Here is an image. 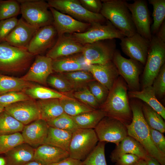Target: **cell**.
I'll list each match as a JSON object with an SVG mask.
<instances>
[{
	"mask_svg": "<svg viewBox=\"0 0 165 165\" xmlns=\"http://www.w3.org/2000/svg\"><path fill=\"white\" fill-rule=\"evenodd\" d=\"M69 157L68 152L52 145L43 144L35 148L34 160L43 165H47Z\"/></svg>",
	"mask_w": 165,
	"mask_h": 165,
	"instance_id": "23",
	"label": "cell"
},
{
	"mask_svg": "<svg viewBox=\"0 0 165 165\" xmlns=\"http://www.w3.org/2000/svg\"><path fill=\"white\" fill-rule=\"evenodd\" d=\"M46 122L49 127L72 132L79 128L71 116L64 112L56 118Z\"/></svg>",
	"mask_w": 165,
	"mask_h": 165,
	"instance_id": "40",
	"label": "cell"
},
{
	"mask_svg": "<svg viewBox=\"0 0 165 165\" xmlns=\"http://www.w3.org/2000/svg\"><path fill=\"white\" fill-rule=\"evenodd\" d=\"M148 2L153 7V22L150 28L151 31L152 35H155L164 21L165 0H149Z\"/></svg>",
	"mask_w": 165,
	"mask_h": 165,
	"instance_id": "37",
	"label": "cell"
},
{
	"mask_svg": "<svg viewBox=\"0 0 165 165\" xmlns=\"http://www.w3.org/2000/svg\"><path fill=\"white\" fill-rule=\"evenodd\" d=\"M112 61L118 71L119 75L124 80L130 91L139 90V76L141 66L139 62L123 57L116 50Z\"/></svg>",
	"mask_w": 165,
	"mask_h": 165,
	"instance_id": "11",
	"label": "cell"
},
{
	"mask_svg": "<svg viewBox=\"0 0 165 165\" xmlns=\"http://www.w3.org/2000/svg\"><path fill=\"white\" fill-rule=\"evenodd\" d=\"M49 127L47 122L41 119L24 125L21 133L24 142L34 148L44 144Z\"/></svg>",
	"mask_w": 165,
	"mask_h": 165,
	"instance_id": "21",
	"label": "cell"
},
{
	"mask_svg": "<svg viewBox=\"0 0 165 165\" xmlns=\"http://www.w3.org/2000/svg\"><path fill=\"white\" fill-rule=\"evenodd\" d=\"M73 96L77 100L94 109H99L100 105L87 86L73 91Z\"/></svg>",
	"mask_w": 165,
	"mask_h": 165,
	"instance_id": "43",
	"label": "cell"
},
{
	"mask_svg": "<svg viewBox=\"0 0 165 165\" xmlns=\"http://www.w3.org/2000/svg\"><path fill=\"white\" fill-rule=\"evenodd\" d=\"M87 86L100 106L105 101L109 90L95 80L89 82Z\"/></svg>",
	"mask_w": 165,
	"mask_h": 165,
	"instance_id": "44",
	"label": "cell"
},
{
	"mask_svg": "<svg viewBox=\"0 0 165 165\" xmlns=\"http://www.w3.org/2000/svg\"><path fill=\"white\" fill-rule=\"evenodd\" d=\"M24 92L33 99H60L66 96L49 88L35 84L27 89Z\"/></svg>",
	"mask_w": 165,
	"mask_h": 165,
	"instance_id": "34",
	"label": "cell"
},
{
	"mask_svg": "<svg viewBox=\"0 0 165 165\" xmlns=\"http://www.w3.org/2000/svg\"><path fill=\"white\" fill-rule=\"evenodd\" d=\"M133 165H146V164L144 160L140 159L138 162Z\"/></svg>",
	"mask_w": 165,
	"mask_h": 165,
	"instance_id": "55",
	"label": "cell"
},
{
	"mask_svg": "<svg viewBox=\"0 0 165 165\" xmlns=\"http://www.w3.org/2000/svg\"><path fill=\"white\" fill-rule=\"evenodd\" d=\"M72 85L74 90L87 86L95 80L92 74L86 70L60 73Z\"/></svg>",
	"mask_w": 165,
	"mask_h": 165,
	"instance_id": "32",
	"label": "cell"
},
{
	"mask_svg": "<svg viewBox=\"0 0 165 165\" xmlns=\"http://www.w3.org/2000/svg\"><path fill=\"white\" fill-rule=\"evenodd\" d=\"M152 86L156 96L160 98L165 94V64L161 67L158 74L154 79Z\"/></svg>",
	"mask_w": 165,
	"mask_h": 165,
	"instance_id": "46",
	"label": "cell"
},
{
	"mask_svg": "<svg viewBox=\"0 0 165 165\" xmlns=\"http://www.w3.org/2000/svg\"><path fill=\"white\" fill-rule=\"evenodd\" d=\"M101 1L102 7L100 13L124 36L130 37L137 33L126 1Z\"/></svg>",
	"mask_w": 165,
	"mask_h": 165,
	"instance_id": "3",
	"label": "cell"
},
{
	"mask_svg": "<svg viewBox=\"0 0 165 165\" xmlns=\"http://www.w3.org/2000/svg\"><path fill=\"white\" fill-rule=\"evenodd\" d=\"M21 13L18 0H0V21L16 16Z\"/></svg>",
	"mask_w": 165,
	"mask_h": 165,
	"instance_id": "39",
	"label": "cell"
},
{
	"mask_svg": "<svg viewBox=\"0 0 165 165\" xmlns=\"http://www.w3.org/2000/svg\"><path fill=\"white\" fill-rule=\"evenodd\" d=\"M149 129L151 138L155 146L160 152L165 155V138L163 133L150 127Z\"/></svg>",
	"mask_w": 165,
	"mask_h": 165,
	"instance_id": "48",
	"label": "cell"
},
{
	"mask_svg": "<svg viewBox=\"0 0 165 165\" xmlns=\"http://www.w3.org/2000/svg\"><path fill=\"white\" fill-rule=\"evenodd\" d=\"M31 82L0 74V95L13 92H23L33 85Z\"/></svg>",
	"mask_w": 165,
	"mask_h": 165,
	"instance_id": "30",
	"label": "cell"
},
{
	"mask_svg": "<svg viewBox=\"0 0 165 165\" xmlns=\"http://www.w3.org/2000/svg\"><path fill=\"white\" fill-rule=\"evenodd\" d=\"M59 100L64 112L71 116L95 110L80 101L67 96Z\"/></svg>",
	"mask_w": 165,
	"mask_h": 165,
	"instance_id": "33",
	"label": "cell"
},
{
	"mask_svg": "<svg viewBox=\"0 0 165 165\" xmlns=\"http://www.w3.org/2000/svg\"><path fill=\"white\" fill-rule=\"evenodd\" d=\"M57 36V32L53 24L41 27L32 37L27 50L35 56L39 55L53 46Z\"/></svg>",
	"mask_w": 165,
	"mask_h": 165,
	"instance_id": "16",
	"label": "cell"
},
{
	"mask_svg": "<svg viewBox=\"0 0 165 165\" xmlns=\"http://www.w3.org/2000/svg\"><path fill=\"white\" fill-rule=\"evenodd\" d=\"M18 19L16 17L0 21V43L5 42L7 37L16 25Z\"/></svg>",
	"mask_w": 165,
	"mask_h": 165,
	"instance_id": "47",
	"label": "cell"
},
{
	"mask_svg": "<svg viewBox=\"0 0 165 165\" xmlns=\"http://www.w3.org/2000/svg\"><path fill=\"white\" fill-rule=\"evenodd\" d=\"M105 142L99 141L81 165H107L105 155Z\"/></svg>",
	"mask_w": 165,
	"mask_h": 165,
	"instance_id": "38",
	"label": "cell"
},
{
	"mask_svg": "<svg viewBox=\"0 0 165 165\" xmlns=\"http://www.w3.org/2000/svg\"><path fill=\"white\" fill-rule=\"evenodd\" d=\"M24 165H43L40 163L35 160L30 161Z\"/></svg>",
	"mask_w": 165,
	"mask_h": 165,
	"instance_id": "54",
	"label": "cell"
},
{
	"mask_svg": "<svg viewBox=\"0 0 165 165\" xmlns=\"http://www.w3.org/2000/svg\"><path fill=\"white\" fill-rule=\"evenodd\" d=\"M99 141L94 129L78 128L72 132L68 152L69 157L83 161Z\"/></svg>",
	"mask_w": 165,
	"mask_h": 165,
	"instance_id": "7",
	"label": "cell"
},
{
	"mask_svg": "<svg viewBox=\"0 0 165 165\" xmlns=\"http://www.w3.org/2000/svg\"><path fill=\"white\" fill-rule=\"evenodd\" d=\"M105 116V113L98 109L71 117L79 128L94 129Z\"/></svg>",
	"mask_w": 165,
	"mask_h": 165,
	"instance_id": "31",
	"label": "cell"
},
{
	"mask_svg": "<svg viewBox=\"0 0 165 165\" xmlns=\"http://www.w3.org/2000/svg\"><path fill=\"white\" fill-rule=\"evenodd\" d=\"M165 61V42L155 35H152L143 72L142 88L152 86Z\"/></svg>",
	"mask_w": 165,
	"mask_h": 165,
	"instance_id": "6",
	"label": "cell"
},
{
	"mask_svg": "<svg viewBox=\"0 0 165 165\" xmlns=\"http://www.w3.org/2000/svg\"><path fill=\"white\" fill-rule=\"evenodd\" d=\"M87 70L95 80L109 90L119 76L117 68L112 60L104 64L89 65Z\"/></svg>",
	"mask_w": 165,
	"mask_h": 165,
	"instance_id": "22",
	"label": "cell"
},
{
	"mask_svg": "<svg viewBox=\"0 0 165 165\" xmlns=\"http://www.w3.org/2000/svg\"><path fill=\"white\" fill-rule=\"evenodd\" d=\"M0 165H6V162L5 158L0 157Z\"/></svg>",
	"mask_w": 165,
	"mask_h": 165,
	"instance_id": "56",
	"label": "cell"
},
{
	"mask_svg": "<svg viewBox=\"0 0 165 165\" xmlns=\"http://www.w3.org/2000/svg\"><path fill=\"white\" fill-rule=\"evenodd\" d=\"M47 84L63 94L74 91L72 85L60 73L56 75H50L47 79Z\"/></svg>",
	"mask_w": 165,
	"mask_h": 165,
	"instance_id": "42",
	"label": "cell"
},
{
	"mask_svg": "<svg viewBox=\"0 0 165 165\" xmlns=\"http://www.w3.org/2000/svg\"><path fill=\"white\" fill-rule=\"evenodd\" d=\"M127 87L124 80L119 76L109 90L105 101L99 108L105 113L106 116L117 119L126 125L130 124L132 119Z\"/></svg>",
	"mask_w": 165,
	"mask_h": 165,
	"instance_id": "1",
	"label": "cell"
},
{
	"mask_svg": "<svg viewBox=\"0 0 165 165\" xmlns=\"http://www.w3.org/2000/svg\"><path fill=\"white\" fill-rule=\"evenodd\" d=\"M53 46L46 56L52 60L82 53L84 45L76 41L70 34L58 36Z\"/></svg>",
	"mask_w": 165,
	"mask_h": 165,
	"instance_id": "19",
	"label": "cell"
},
{
	"mask_svg": "<svg viewBox=\"0 0 165 165\" xmlns=\"http://www.w3.org/2000/svg\"><path fill=\"white\" fill-rule=\"evenodd\" d=\"M22 17L28 24L40 28L53 24V17L47 2L42 0H18Z\"/></svg>",
	"mask_w": 165,
	"mask_h": 165,
	"instance_id": "5",
	"label": "cell"
},
{
	"mask_svg": "<svg viewBox=\"0 0 165 165\" xmlns=\"http://www.w3.org/2000/svg\"><path fill=\"white\" fill-rule=\"evenodd\" d=\"M82 161L69 157L59 162L47 165H81Z\"/></svg>",
	"mask_w": 165,
	"mask_h": 165,
	"instance_id": "51",
	"label": "cell"
},
{
	"mask_svg": "<svg viewBox=\"0 0 165 165\" xmlns=\"http://www.w3.org/2000/svg\"><path fill=\"white\" fill-rule=\"evenodd\" d=\"M6 106L4 105L0 104V114L5 110Z\"/></svg>",
	"mask_w": 165,
	"mask_h": 165,
	"instance_id": "57",
	"label": "cell"
},
{
	"mask_svg": "<svg viewBox=\"0 0 165 165\" xmlns=\"http://www.w3.org/2000/svg\"><path fill=\"white\" fill-rule=\"evenodd\" d=\"M35 148L24 142L6 153V165H24L34 160Z\"/></svg>",
	"mask_w": 165,
	"mask_h": 165,
	"instance_id": "25",
	"label": "cell"
},
{
	"mask_svg": "<svg viewBox=\"0 0 165 165\" xmlns=\"http://www.w3.org/2000/svg\"><path fill=\"white\" fill-rule=\"evenodd\" d=\"M137 32L151 41L152 35L151 31V19L147 2L145 0H135L132 3L127 2Z\"/></svg>",
	"mask_w": 165,
	"mask_h": 165,
	"instance_id": "13",
	"label": "cell"
},
{
	"mask_svg": "<svg viewBox=\"0 0 165 165\" xmlns=\"http://www.w3.org/2000/svg\"><path fill=\"white\" fill-rule=\"evenodd\" d=\"M47 2L50 7L81 22L91 24L103 23L107 20L100 13H93L86 9L79 0H49Z\"/></svg>",
	"mask_w": 165,
	"mask_h": 165,
	"instance_id": "8",
	"label": "cell"
},
{
	"mask_svg": "<svg viewBox=\"0 0 165 165\" xmlns=\"http://www.w3.org/2000/svg\"><path fill=\"white\" fill-rule=\"evenodd\" d=\"M105 40L84 45L82 54L87 64H104L112 60L116 50V43L114 41Z\"/></svg>",
	"mask_w": 165,
	"mask_h": 165,
	"instance_id": "10",
	"label": "cell"
},
{
	"mask_svg": "<svg viewBox=\"0 0 165 165\" xmlns=\"http://www.w3.org/2000/svg\"><path fill=\"white\" fill-rule=\"evenodd\" d=\"M71 56L52 60L53 71L61 73L81 70H87L89 65L85 62L82 54L80 56Z\"/></svg>",
	"mask_w": 165,
	"mask_h": 165,
	"instance_id": "26",
	"label": "cell"
},
{
	"mask_svg": "<svg viewBox=\"0 0 165 165\" xmlns=\"http://www.w3.org/2000/svg\"><path fill=\"white\" fill-rule=\"evenodd\" d=\"M146 165H161L155 158L148 155L144 159Z\"/></svg>",
	"mask_w": 165,
	"mask_h": 165,
	"instance_id": "53",
	"label": "cell"
},
{
	"mask_svg": "<svg viewBox=\"0 0 165 165\" xmlns=\"http://www.w3.org/2000/svg\"><path fill=\"white\" fill-rule=\"evenodd\" d=\"M90 24V27L86 31L70 35L76 41L83 45L105 40L115 38L121 39L125 37L108 20L105 24L99 23Z\"/></svg>",
	"mask_w": 165,
	"mask_h": 165,
	"instance_id": "9",
	"label": "cell"
},
{
	"mask_svg": "<svg viewBox=\"0 0 165 165\" xmlns=\"http://www.w3.org/2000/svg\"><path fill=\"white\" fill-rule=\"evenodd\" d=\"M24 141L20 132L5 135H0V154H5Z\"/></svg>",
	"mask_w": 165,
	"mask_h": 165,
	"instance_id": "41",
	"label": "cell"
},
{
	"mask_svg": "<svg viewBox=\"0 0 165 165\" xmlns=\"http://www.w3.org/2000/svg\"><path fill=\"white\" fill-rule=\"evenodd\" d=\"M40 118L47 122L64 113L59 99L39 100L36 101Z\"/></svg>",
	"mask_w": 165,
	"mask_h": 165,
	"instance_id": "28",
	"label": "cell"
},
{
	"mask_svg": "<svg viewBox=\"0 0 165 165\" xmlns=\"http://www.w3.org/2000/svg\"><path fill=\"white\" fill-rule=\"evenodd\" d=\"M130 104L132 119L130 124L126 125L128 135L139 142L148 155L156 159L161 165H165V155L158 150L152 140L149 127L143 115L142 104L133 100Z\"/></svg>",
	"mask_w": 165,
	"mask_h": 165,
	"instance_id": "2",
	"label": "cell"
},
{
	"mask_svg": "<svg viewBox=\"0 0 165 165\" xmlns=\"http://www.w3.org/2000/svg\"><path fill=\"white\" fill-rule=\"evenodd\" d=\"M32 99L23 92H13L0 95V104L6 107L13 103Z\"/></svg>",
	"mask_w": 165,
	"mask_h": 165,
	"instance_id": "45",
	"label": "cell"
},
{
	"mask_svg": "<svg viewBox=\"0 0 165 165\" xmlns=\"http://www.w3.org/2000/svg\"><path fill=\"white\" fill-rule=\"evenodd\" d=\"M128 95L130 98L138 99L144 101L165 119V108L157 98L152 86L142 88L141 91H130Z\"/></svg>",
	"mask_w": 165,
	"mask_h": 165,
	"instance_id": "27",
	"label": "cell"
},
{
	"mask_svg": "<svg viewBox=\"0 0 165 165\" xmlns=\"http://www.w3.org/2000/svg\"><path fill=\"white\" fill-rule=\"evenodd\" d=\"M142 109L145 120L148 126L162 133L165 132V123L162 117L145 103Z\"/></svg>",
	"mask_w": 165,
	"mask_h": 165,
	"instance_id": "36",
	"label": "cell"
},
{
	"mask_svg": "<svg viewBox=\"0 0 165 165\" xmlns=\"http://www.w3.org/2000/svg\"><path fill=\"white\" fill-rule=\"evenodd\" d=\"M49 9L53 17V25L57 31L58 36L65 34L83 32L90 26V23L78 21L53 8L50 7Z\"/></svg>",
	"mask_w": 165,
	"mask_h": 165,
	"instance_id": "17",
	"label": "cell"
},
{
	"mask_svg": "<svg viewBox=\"0 0 165 165\" xmlns=\"http://www.w3.org/2000/svg\"><path fill=\"white\" fill-rule=\"evenodd\" d=\"M82 6L89 11L95 13H100L102 2L99 0H79Z\"/></svg>",
	"mask_w": 165,
	"mask_h": 165,
	"instance_id": "49",
	"label": "cell"
},
{
	"mask_svg": "<svg viewBox=\"0 0 165 165\" xmlns=\"http://www.w3.org/2000/svg\"><path fill=\"white\" fill-rule=\"evenodd\" d=\"M158 38L165 42V22L162 23L157 32L155 35Z\"/></svg>",
	"mask_w": 165,
	"mask_h": 165,
	"instance_id": "52",
	"label": "cell"
},
{
	"mask_svg": "<svg viewBox=\"0 0 165 165\" xmlns=\"http://www.w3.org/2000/svg\"><path fill=\"white\" fill-rule=\"evenodd\" d=\"M4 110L24 125L41 119L36 102L33 99L13 103L6 106Z\"/></svg>",
	"mask_w": 165,
	"mask_h": 165,
	"instance_id": "15",
	"label": "cell"
},
{
	"mask_svg": "<svg viewBox=\"0 0 165 165\" xmlns=\"http://www.w3.org/2000/svg\"><path fill=\"white\" fill-rule=\"evenodd\" d=\"M39 28L28 24L22 17L5 39L4 43L11 46L27 49L28 45Z\"/></svg>",
	"mask_w": 165,
	"mask_h": 165,
	"instance_id": "20",
	"label": "cell"
},
{
	"mask_svg": "<svg viewBox=\"0 0 165 165\" xmlns=\"http://www.w3.org/2000/svg\"><path fill=\"white\" fill-rule=\"evenodd\" d=\"M3 43H0V72H20L31 66L35 56L27 49Z\"/></svg>",
	"mask_w": 165,
	"mask_h": 165,
	"instance_id": "4",
	"label": "cell"
},
{
	"mask_svg": "<svg viewBox=\"0 0 165 165\" xmlns=\"http://www.w3.org/2000/svg\"><path fill=\"white\" fill-rule=\"evenodd\" d=\"M72 133L68 131L49 127L44 144L60 148L68 152Z\"/></svg>",
	"mask_w": 165,
	"mask_h": 165,
	"instance_id": "29",
	"label": "cell"
},
{
	"mask_svg": "<svg viewBox=\"0 0 165 165\" xmlns=\"http://www.w3.org/2000/svg\"><path fill=\"white\" fill-rule=\"evenodd\" d=\"M52 61L51 58L46 56H35V59L28 71L21 78L27 81L46 85L48 77L53 72Z\"/></svg>",
	"mask_w": 165,
	"mask_h": 165,
	"instance_id": "18",
	"label": "cell"
},
{
	"mask_svg": "<svg viewBox=\"0 0 165 165\" xmlns=\"http://www.w3.org/2000/svg\"><path fill=\"white\" fill-rule=\"evenodd\" d=\"M94 129L99 141L113 143L116 145L128 135L126 125L117 119L106 116Z\"/></svg>",
	"mask_w": 165,
	"mask_h": 165,
	"instance_id": "12",
	"label": "cell"
},
{
	"mask_svg": "<svg viewBox=\"0 0 165 165\" xmlns=\"http://www.w3.org/2000/svg\"><path fill=\"white\" fill-rule=\"evenodd\" d=\"M125 154H134L143 160L148 155L140 143L129 135L116 145L110 155L111 160L112 162L115 163L120 156Z\"/></svg>",
	"mask_w": 165,
	"mask_h": 165,
	"instance_id": "24",
	"label": "cell"
},
{
	"mask_svg": "<svg viewBox=\"0 0 165 165\" xmlns=\"http://www.w3.org/2000/svg\"><path fill=\"white\" fill-rule=\"evenodd\" d=\"M24 126L5 110L0 114V135L22 132Z\"/></svg>",
	"mask_w": 165,
	"mask_h": 165,
	"instance_id": "35",
	"label": "cell"
},
{
	"mask_svg": "<svg viewBox=\"0 0 165 165\" xmlns=\"http://www.w3.org/2000/svg\"><path fill=\"white\" fill-rule=\"evenodd\" d=\"M120 40V45L123 52L130 59L145 65L150 41L137 33L130 37H124Z\"/></svg>",
	"mask_w": 165,
	"mask_h": 165,
	"instance_id": "14",
	"label": "cell"
},
{
	"mask_svg": "<svg viewBox=\"0 0 165 165\" xmlns=\"http://www.w3.org/2000/svg\"><path fill=\"white\" fill-rule=\"evenodd\" d=\"M141 159L131 154H125L120 156L115 162L116 165H133Z\"/></svg>",
	"mask_w": 165,
	"mask_h": 165,
	"instance_id": "50",
	"label": "cell"
}]
</instances>
